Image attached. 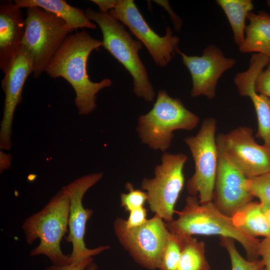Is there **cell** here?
<instances>
[{
	"label": "cell",
	"instance_id": "ffe728a7",
	"mask_svg": "<svg viewBox=\"0 0 270 270\" xmlns=\"http://www.w3.org/2000/svg\"><path fill=\"white\" fill-rule=\"evenodd\" d=\"M232 218L236 226L252 238L270 236V228L260 202L248 203Z\"/></svg>",
	"mask_w": 270,
	"mask_h": 270
},
{
	"label": "cell",
	"instance_id": "2e32d148",
	"mask_svg": "<svg viewBox=\"0 0 270 270\" xmlns=\"http://www.w3.org/2000/svg\"><path fill=\"white\" fill-rule=\"evenodd\" d=\"M26 28L20 8L12 0L0 5V68L4 73L20 48Z\"/></svg>",
	"mask_w": 270,
	"mask_h": 270
},
{
	"label": "cell",
	"instance_id": "603a6c76",
	"mask_svg": "<svg viewBox=\"0 0 270 270\" xmlns=\"http://www.w3.org/2000/svg\"><path fill=\"white\" fill-rule=\"evenodd\" d=\"M184 244V238L170 232L164 248L160 270H176Z\"/></svg>",
	"mask_w": 270,
	"mask_h": 270
},
{
	"label": "cell",
	"instance_id": "f1b7e54d",
	"mask_svg": "<svg viewBox=\"0 0 270 270\" xmlns=\"http://www.w3.org/2000/svg\"><path fill=\"white\" fill-rule=\"evenodd\" d=\"M258 255L261 257L265 270H270V236L264 238L260 242Z\"/></svg>",
	"mask_w": 270,
	"mask_h": 270
},
{
	"label": "cell",
	"instance_id": "d6a6232c",
	"mask_svg": "<svg viewBox=\"0 0 270 270\" xmlns=\"http://www.w3.org/2000/svg\"><path fill=\"white\" fill-rule=\"evenodd\" d=\"M0 153V171L2 172L4 170L8 169L11 164L12 156L10 154L4 153L2 150Z\"/></svg>",
	"mask_w": 270,
	"mask_h": 270
},
{
	"label": "cell",
	"instance_id": "6da1fadb",
	"mask_svg": "<svg viewBox=\"0 0 270 270\" xmlns=\"http://www.w3.org/2000/svg\"><path fill=\"white\" fill-rule=\"evenodd\" d=\"M103 46L102 41L93 38L84 30L70 34L45 70L50 77L62 78L72 86L76 93L74 104L80 115L92 112L97 106L96 94L112 84L108 78L93 82L88 74L89 56Z\"/></svg>",
	"mask_w": 270,
	"mask_h": 270
},
{
	"label": "cell",
	"instance_id": "4316f807",
	"mask_svg": "<svg viewBox=\"0 0 270 270\" xmlns=\"http://www.w3.org/2000/svg\"><path fill=\"white\" fill-rule=\"evenodd\" d=\"M254 88L256 92L270 97V60L266 68L258 75Z\"/></svg>",
	"mask_w": 270,
	"mask_h": 270
},
{
	"label": "cell",
	"instance_id": "d6986e66",
	"mask_svg": "<svg viewBox=\"0 0 270 270\" xmlns=\"http://www.w3.org/2000/svg\"><path fill=\"white\" fill-rule=\"evenodd\" d=\"M245 29V38L239 47L243 53L254 52L270 58V14L264 11L250 12Z\"/></svg>",
	"mask_w": 270,
	"mask_h": 270
},
{
	"label": "cell",
	"instance_id": "5bb4252c",
	"mask_svg": "<svg viewBox=\"0 0 270 270\" xmlns=\"http://www.w3.org/2000/svg\"><path fill=\"white\" fill-rule=\"evenodd\" d=\"M218 150L213 202L220 212L232 217L243 206L252 202L254 196L247 188L248 178L218 147Z\"/></svg>",
	"mask_w": 270,
	"mask_h": 270
},
{
	"label": "cell",
	"instance_id": "7402d4cb",
	"mask_svg": "<svg viewBox=\"0 0 270 270\" xmlns=\"http://www.w3.org/2000/svg\"><path fill=\"white\" fill-rule=\"evenodd\" d=\"M184 238V244L176 270H210L204 242L192 236Z\"/></svg>",
	"mask_w": 270,
	"mask_h": 270
},
{
	"label": "cell",
	"instance_id": "484cf974",
	"mask_svg": "<svg viewBox=\"0 0 270 270\" xmlns=\"http://www.w3.org/2000/svg\"><path fill=\"white\" fill-rule=\"evenodd\" d=\"M246 185L254 197L270 203V172L258 176L248 178Z\"/></svg>",
	"mask_w": 270,
	"mask_h": 270
},
{
	"label": "cell",
	"instance_id": "52a82bcc",
	"mask_svg": "<svg viewBox=\"0 0 270 270\" xmlns=\"http://www.w3.org/2000/svg\"><path fill=\"white\" fill-rule=\"evenodd\" d=\"M187 160L182 153L164 152L160 164L154 168V177L142 180L141 188L148 194L150 210L166 223L174 220V208L184 184V168Z\"/></svg>",
	"mask_w": 270,
	"mask_h": 270
},
{
	"label": "cell",
	"instance_id": "ba28073f",
	"mask_svg": "<svg viewBox=\"0 0 270 270\" xmlns=\"http://www.w3.org/2000/svg\"><path fill=\"white\" fill-rule=\"evenodd\" d=\"M216 128L215 118H206L195 136L184 138L195 168L194 174L187 182L186 189L190 196H198L200 203L211 202L213 198L218 159Z\"/></svg>",
	"mask_w": 270,
	"mask_h": 270
},
{
	"label": "cell",
	"instance_id": "8fae6325",
	"mask_svg": "<svg viewBox=\"0 0 270 270\" xmlns=\"http://www.w3.org/2000/svg\"><path fill=\"white\" fill-rule=\"evenodd\" d=\"M103 175L102 172L84 175L62 188L67 192L70 198L69 232L65 238L72 244V252L70 255L72 263L92 257L110 248L107 246L88 248L84 241L86 222L92 216L93 211L84 207L82 198L87 190L98 182Z\"/></svg>",
	"mask_w": 270,
	"mask_h": 270
},
{
	"label": "cell",
	"instance_id": "5b68a950",
	"mask_svg": "<svg viewBox=\"0 0 270 270\" xmlns=\"http://www.w3.org/2000/svg\"><path fill=\"white\" fill-rule=\"evenodd\" d=\"M199 120L198 116L188 110L180 100L160 90L152 108L138 118L136 131L142 144L165 152L171 145L174 131L192 130Z\"/></svg>",
	"mask_w": 270,
	"mask_h": 270
},
{
	"label": "cell",
	"instance_id": "f546056e",
	"mask_svg": "<svg viewBox=\"0 0 270 270\" xmlns=\"http://www.w3.org/2000/svg\"><path fill=\"white\" fill-rule=\"evenodd\" d=\"M93 261L92 257L86 258L80 261L64 266L52 265L45 270H84L88 264Z\"/></svg>",
	"mask_w": 270,
	"mask_h": 270
},
{
	"label": "cell",
	"instance_id": "30bf717a",
	"mask_svg": "<svg viewBox=\"0 0 270 270\" xmlns=\"http://www.w3.org/2000/svg\"><path fill=\"white\" fill-rule=\"evenodd\" d=\"M108 14L129 28L158 66H166L180 50V38L173 34L170 28H166L164 36H160L148 24L132 0H117Z\"/></svg>",
	"mask_w": 270,
	"mask_h": 270
},
{
	"label": "cell",
	"instance_id": "9a60e30c",
	"mask_svg": "<svg viewBox=\"0 0 270 270\" xmlns=\"http://www.w3.org/2000/svg\"><path fill=\"white\" fill-rule=\"evenodd\" d=\"M4 74L2 86L5 98L0 123V148L8 150L12 148V124L15 110L22 100L24 83L28 76L32 74L31 60L22 46Z\"/></svg>",
	"mask_w": 270,
	"mask_h": 270
},
{
	"label": "cell",
	"instance_id": "836d02e7",
	"mask_svg": "<svg viewBox=\"0 0 270 270\" xmlns=\"http://www.w3.org/2000/svg\"><path fill=\"white\" fill-rule=\"evenodd\" d=\"M260 202L270 228V203L263 200H260Z\"/></svg>",
	"mask_w": 270,
	"mask_h": 270
},
{
	"label": "cell",
	"instance_id": "4dcf8cb0",
	"mask_svg": "<svg viewBox=\"0 0 270 270\" xmlns=\"http://www.w3.org/2000/svg\"><path fill=\"white\" fill-rule=\"evenodd\" d=\"M154 2L163 6L167 10L170 16V18L174 22V26L176 30H179L182 25V20L173 12L170 7L168 1L166 0H154Z\"/></svg>",
	"mask_w": 270,
	"mask_h": 270
},
{
	"label": "cell",
	"instance_id": "e0dca14e",
	"mask_svg": "<svg viewBox=\"0 0 270 270\" xmlns=\"http://www.w3.org/2000/svg\"><path fill=\"white\" fill-rule=\"evenodd\" d=\"M255 78L243 74L235 81L240 95L248 96L256 112L258 128L256 136L262 140L264 145L270 148V97L259 94L254 90Z\"/></svg>",
	"mask_w": 270,
	"mask_h": 270
},
{
	"label": "cell",
	"instance_id": "7a4b0ae2",
	"mask_svg": "<svg viewBox=\"0 0 270 270\" xmlns=\"http://www.w3.org/2000/svg\"><path fill=\"white\" fill-rule=\"evenodd\" d=\"M166 226L170 232L184 237L200 234L232 238L242 246L248 260L258 259L260 241L236 226L232 217L220 212L212 201L200 203L196 196L190 195L178 218Z\"/></svg>",
	"mask_w": 270,
	"mask_h": 270
},
{
	"label": "cell",
	"instance_id": "8992f818",
	"mask_svg": "<svg viewBox=\"0 0 270 270\" xmlns=\"http://www.w3.org/2000/svg\"><path fill=\"white\" fill-rule=\"evenodd\" d=\"M25 20L22 46L31 60L33 77L38 78L73 30L63 20L38 7L27 8Z\"/></svg>",
	"mask_w": 270,
	"mask_h": 270
},
{
	"label": "cell",
	"instance_id": "4fadbf2b",
	"mask_svg": "<svg viewBox=\"0 0 270 270\" xmlns=\"http://www.w3.org/2000/svg\"><path fill=\"white\" fill-rule=\"evenodd\" d=\"M178 54L180 55L192 76V98L204 96L213 99L218 80L236 62L234 58L226 57L218 47L212 44L208 46L200 56H189L180 50Z\"/></svg>",
	"mask_w": 270,
	"mask_h": 270
},
{
	"label": "cell",
	"instance_id": "44dd1931",
	"mask_svg": "<svg viewBox=\"0 0 270 270\" xmlns=\"http://www.w3.org/2000/svg\"><path fill=\"white\" fill-rule=\"evenodd\" d=\"M224 12L232 28L234 42L240 46L245 38V21L254 8L250 0H217Z\"/></svg>",
	"mask_w": 270,
	"mask_h": 270
},
{
	"label": "cell",
	"instance_id": "277c9868",
	"mask_svg": "<svg viewBox=\"0 0 270 270\" xmlns=\"http://www.w3.org/2000/svg\"><path fill=\"white\" fill-rule=\"evenodd\" d=\"M86 14L99 26L104 47L128 72L133 78V91L138 98L148 102L154 101L156 93L146 68L138 55L143 44L134 40L124 25L109 14L88 8Z\"/></svg>",
	"mask_w": 270,
	"mask_h": 270
},
{
	"label": "cell",
	"instance_id": "7c38bea8",
	"mask_svg": "<svg viewBox=\"0 0 270 270\" xmlns=\"http://www.w3.org/2000/svg\"><path fill=\"white\" fill-rule=\"evenodd\" d=\"M218 148L248 178L270 172V148L255 140L252 130L239 126L216 136Z\"/></svg>",
	"mask_w": 270,
	"mask_h": 270
},
{
	"label": "cell",
	"instance_id": "3957f363",
	"mask_svg": "<svg viewBox=\"0 0 270 270\" xmlns=\"http://www.w3.org/2000/svg\"><path fill=\"white\" fill-rule=\"evenodd\" d=\"M69 210L68 195L62 189L40 210L24 220L22 228L26 243L31 245L37 239L40 241L30 251V256H45L55 266L72 263L70 256L62 252L60 246L68 232Z\"/></svg>",
	"mask_w": 270,
	"mask_h": 270
},
{
	"label": "cell",
	"instance_id": "9c48e42d",
	"mask_svg": "<svg viewBox=\"0 0 270 270\" xmlns=\"http://www.w3.org/2000/svg\"><path fill=\"white\" fill-rule=\"evenodd\" d=\"M114 229L120 244L134 260L149 270L158 269L170 231L166 222L154 214L142 225L128 228L125 220L118 218Z\"/></svg>",
	"mask_w": 270,
	"mask_h": 270
},
{
	"label": "cell",
	"instance_id": "1f68e13d",
	"mask_svg": "<svg viewBox=\"0 0 270 270\" xmlns=\"http://www.w3.org/2000/svg\"><path fill=\"white\" fill-rule=\"evenodd\" d=\"M98 7L100 12L104 14H108L114 8L117 0H90Z\"/></svg>",
	"mask_w": 270,
	"mask_h": 270
},
{
	"label": "cell",
	"instance_id": "83f0119b",
	"mask_svg": "<svg viewBox=\"0 0 270 270\" xmlns=\"http://www.w3.org/2000/svg\"><path fill=\"white\" fill-rule=\"evenodd\" d=\"M147 220V210L143 206L129 212L125 224L128 228H134L144 224Z\"/></svg>",
	"mask_w": 270,
	"mask_h": 270
},
{
	"label": "cell",
	"instance_id": "cb8c5ba5",
	"mask_svg": "<svg viewBox=\"0 0 270 270\" xmlns=\"http://www.w3.org/2000/svg\"><path fill=\"white\" fill-rule=\"evenodd\" d=\"M220 238V244L226 249L228 254L232 270H265L261 259L250 260L244 258L237 250L234 240L226 237Z\"/></svg>",
	"mask_w": 270,
	"mask_h": 270
},
{
	"label": "cell",
	"instance_id": "d4e9b609",
	"mask_svg": "<svg viewBox=\"0 0 270 270\" xmlns=\"http://www.w3.org/2000/svg\"><path fill=\"white\" fill-rule=\"evenodd\" d=\"M126 188L128 192L121 194V206L128 212L143 207L144 203L148 200L146 192L134 188L133 185L130 182L126 184Z\"/></svg>",
	"mask_w": 270,
	"mask_h": 270
},
{
	"label": "cell",
	"instance_id": "ac0fdd59",
	"mask_svg": "<svg viewBox=\"0 0 270 270\" xmlns=\"http://www.w3.org/2000/svg\"><path fill=\"white\" fill-rule=\"evenodd\" d=\"M20 8L38 7L63 20L72 30L80 28L95 29L96 25L90 20L85 11L70 5L63 0H15Z\"/></svg>",
	"mask_w": 270,
	"mask_h": 270
},
{
	"label": "cell",
	"instance_id": "e575fe53",
	"mask_svg": "<svg viewBox=\"0 0 270 270\" xmlns=\"http://www.w3.org/2000/svg\"><path fill=\"white\" fill-rule=\"evenodd\" d=\"M84 270H98V266L93 262L90 263Z\"/></svg>",
	"mask_w": 270,
	"mask_h": 270
}]
</instances>
